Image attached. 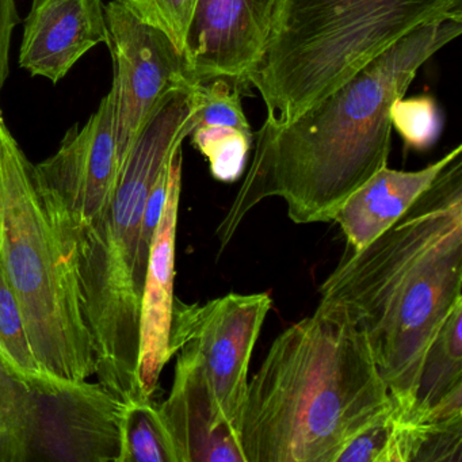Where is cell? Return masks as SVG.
Segmentation results:
<instances>
[{"label":"cell","instance_id":"obj_4","mask_svg":"<svg viewBox=\"0 0 462 462\" xmlns=\"http://www.w3.org/2000/svg\"><path fill=\"white\" fill-rule=\"evenodd\" d=\"M194 109L193 86L167 97L129 151L106 209L69 251L96 375L124 400L140 397V304L150 255L143 215L162 170L193 131Z\"/></svg>","mask_w":462,"mask_h":462},{"label":"cell","instance_id":"obj_17","mask_svg":"<svg viewBox=\"0 0 462 462\" xmlns=\"http://www.w3.org/2000/svg\"><path fill=\"white\" fill-rule=\"evenodd\" d=\"M462 302L438 332L424 358L412 410H429L448 397L462 394Z\"/></svg>","mask_w":462,"mask_h":462},{"label":"cell","instance_id":"obj_9","mask_svg":"<svg viewBox=\"0 0 462 462\" xmlns=\"http://www.w3.org/2000/svg\"><path fill=\"white\" fill-rule=\"evenodd\" d=\"M115 79L116 142L121 166L167 97L190 86L182 53L155 26L140 20L121 0L105 5Z\"/></svg>","mask_w":462,"mask_h":462},{"label":"cell","instance_id":"obj_8","mask_svg":"<svg viewBox=\"0 0 462 462\" xmlns=\"http://www.w3.org/2000/svg\"><path fill=\"white\" fill-rule=\"evenodd\" d=\"M120 170L110 88L85 125L75 124L56 153L34 164L37 186L69 258L75 240L109 205Z\"/></svg>","mask_w":462,"mask_h":462},{"label":"cell","instance_id":"obj_15","mask_svg":"<svg viewBox=\"0 0 462 462\" xmlns=\"http://www.w3.org/2000/svg\"><path fill=\"white\" fill-rule=\"evenodd\" d=\"M461 153V145H457L439 161L416 171L383 167L345 199L331 223L340 226L348 247H366L391 228L431 186L438 174Z\"/></svg>","mask_w":462,"mask_h":462},{"label":"cell","instance_id":"obj_20","mask_svg":"<svg viewBox=\"0 0 462 462\" xmlns=\"http://www.w3.org/2000/svg\"><path fill=\"white\" fill-rule=\"evenodd\" d=\"M191 144L207 159L210 175L218 182L234 183L245 174L253 147V131L231 126H194Z\"/></svg>","mask_w":462,"mask_h":462},{"label":"cell","instance_id":"obj_18","mask_svg":"<svg viewBox=\"0 0 462 462\" xmlns=\"http://www.w3.org/2000/svg\"><path fill=\"white\" fill-rule=\"evenodd\" d=\"M118 462H178L171 438L153 399L125 400Z\"/></svg>","mask_w":462,"mask_h":462},{"label":"cell","instance_id":"obj_5","mask_svg":"<svg viewBox=\"0 0 462 462\" xmlns=\"http://www.w3.org/2000/svg\"><path fill=\"white\" fill-rule=\"evenodd\" d=\"M443 21L462 23V0H277L248 85L266 120L285 125L411 32Z\"/></svg>","mask_w":462,"mask_h":462},{"label":"cell","instance_id":"obj_12","mask_svg":"<svg viewBox=\"0 0 462 462\" xmlns=\"http://www.w3.org/2000/svg\"><path fill=\"white\" fill-rule=\"evenodd\" d=\"M182 148L170 164L166 204L148 255L140 304L137 386L142 399H153L162 372L172 358L170 351L174 312L175 243L182 190Z\"/></svg>","mask_w":462,"mask_h":462},{"label":"cell","instance_id":"obj_13","mask_svg":"<svg viewBox=\"0 0 462 462\" xmlns=\"http://www.w3.org/2000/svg\"><path fill=\"white\" fill-rule=\"evenodd\" d=\"M23 23L20 67L53 85L86 53L109 44L102 0H33Z\"/></svg>","mask_w":462,"mask_h":462},{"label":"cell","instance_id":"obj_23","mask_svg":"<svg viewBox=\"0 0 462 462\" xmlns=\"http://www.w3.org/2000/svg\"><path fill=\"white\" fill-rule=\"evenodd\" d=\"M20 23L15 0H0V93L9 78L10 45L13 32Z\"/></svg>","mask_w":462,"mask_h":462},{"label":"cell","instance_id":"obj_19","mask_svg":"<svg viewBox=\"0 0 462 462\" xmlns=\"http://www.w3.org/2000/svg\"><path fill=\"white\" fill-rule=\"evenodd\" d=\"M33 392L12 377L0 361V462L32 461Z\"/></svg>","mask_w":462,"mask_h":462},{"label":"cell","instance_id":"obj_6","mask_svg":"<svg viewBox=\"0 0 462 462\" xmlns=\"http://www.w3.org/2000/svg\"><path fill=\"white\" fill-rule=\"evenodd\" d=\"M0 253L42 366L61 383L96 375L74 266L29 161L0 109Z\"/></svg>","mask_w":462,"mask_h":462},{"label":"cell","instance_id":"obj_14","mask_svg":"<svg viewBox=\"0 0 462 462\" xmlns=\"http://www.w3.org/2000/svg\"><path fill=\"white\" fill-rule=\"evenodd\" d=\"M169 397L158 404L178 462H245L240 437L221 415L190 350L180 347Z\"/></svg>","mask_w":462,"mask_h":462},{"label":"cell","instance_id":"obj_7","mask_svg":"<svg viewBox=\"0 0 462 462\" xmlns=\"http://www.w3.org/2000/svg\"><path fill=\"white\" fill-rule=\"evenodd\" d=\"M272 304L270 293H228L204 304L174 302L171 356L180 347L190 350L221 415L239 437L251 356Z\"/></svg>","mask_w":462,"mask_h":462},{"label":"cell","instance_id":"obj_2","mask_svg":"<svg viewBox=\"0 0 462 462\" xmlns=\"http://www.w3.org/2000/svg\"><path fill=\"white\" fill-rule=\"evenodd\" d=\"M462 159L366 247H346L320 286L321 307L366 337L394 402L410 407L430 346L462 302Z\"/></svg>","mask_w":462,"mask_h":462},{"label":"cell","instance_id":"obj_11","mask_svg":"<svg viewBox=\"0 0 462 462\" xmlns=\"http://www.w3.org/2000/svg\"><path fill=\"white\" fill-rule=\"evenodd\" d=\"M277 0H197L183 48L190 85L228 78L248 85L266 50Z\"/></svg>","mask_w":462,"mask_h":462},{"label":"cell","instance_id":"obj_3","mask_svg":"<svg viewBox=\"0 0 462 462\" xmlns=\"http://www.w3.org/2000/svg\"><path fill=\"white\" fill-rule=\"evenodd\" d=\"M391 407L366 337L318 305L275 337L248 381L240 446L245 462H337Z\"/></svg>","mask_w":462,"mask_h":462},{"label":"cell","instance_id":"obj_1","mask_svg":"<svg viewBox=\"0 0 462 462\" xmlns=\"http://www.w3.org/2000/svg\"><path fill=\"white\" fill-rule=\"evenodd\" d=\"M461 33L456 21L420 26L296 120H264L245 180L216 231L221 250L245 216L273 197L285 201L293 223H331L345 199L388 166L393 102Z\"/></svg>","mask_w":462,"mask_h":462},{"label":"cell","instance_id":"obj_16","mask_svg":"<svg viewBox=\"0 0 462 462\" xmlns=\"http://www.w3.org/2000/svg\"><path fill=\"white\" fill-rule=\"evenodd\" d=\"M0 361L7 372L33 393H53L69 383H61L40 364L32 348L23 313L10 285L0 253Z\"/></svg>","mask_w":462,"mask_h":462},{"label":"cell","instance_id":"obj_22","mask_svg":"<svg viewBox=\"0 0 462 462\" xmlns=\"http://www.w3.org/2000/svg\"><path fill=\"white\" fill-rule=\"evenodd\" d=\"M140 20L163 32L180 53L197 0H121Z\"/></svg>","mask_w":462,"mask_h":462},{"label":"cell","instance_id":"obj_21","mask_svg":"<svg viewBox=\"0 0 462 462\" xmlns=\"http://www.w3.org/2000/svg\"><path fill=\"white\" fill-rule=\"evenodd\" d=\"M392 128L404 140L408 148L426 151L442 134V117L437 102L431 97L420 96L397 99L392 105Z\"/></svg>","mask_w":462,"mask_h":462},{"label":"cell","instance_id":"obj_10","mask_svg":"<svg viewBox=\"0 0 462 462\" xmlns=\"http://www.w3.org/2000/svg\"><path fill=\"white\" fill-rule=\"evenodd\" d=\"M33 394L32 461H120L125 400L90 380Z\"/></svg>","mask_w":462,"mask_h":462}]
</instances>
